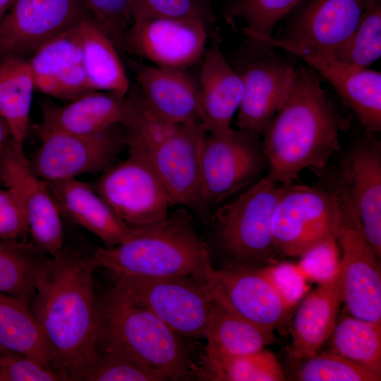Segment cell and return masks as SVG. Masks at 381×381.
<instances>
[{
    "label": "cell",
    "mask_w": 381,
    "mask_h": 381,
    "mask_svg": "<svg viewBox=\"0 0 381 381\" xmlns=\"http://www.w3.org/2000/svg\"><path fill=\"white\" fill-rule=\"evenodd\" d=\"M349 122L335 109L316 72L296 67L289 91L262 131L271 181L290 185L306 168L320 170L340 148L339 135Z\"/></svg>",
    "instance_id": "2"
},
{
    "label": "cell",
    "mask_w": 381,
    "mask_h": 381,
    "mask_svg": "<svg viewBox=\"0 0 381 381\" xmlns=\"http://www.w3.org/2000/svg\"><path fill=\"white\" fill-rule=\"evenodd\" d=\"M128 94L153 119L169 123L202 122L197 78L186 70L143 66L138 71L136 88Z\"/></svg>",
    "instance_id": "19"
},
{
    "label": "cell",
    "mask_w": 381,
    "mask_h": 381,
    "mask_svg": "<svg viewBox=\"0 0 381 381\" xmlns=\"http://www.w3.org/2000/svg\"><path fill=\"white\" fill-rule=\"evenodd\" d=\"M207 286L214 302L273 330L284 323L290 310L259 267L214 270Z\"/></svg>",
    "instance_id": "17"
},
{
    "label": "cell",
    "mask_w": 381,
    "mask_h": 381,
    "mask_svg": "<svg viewBox=\"0 0 381 381\" xmlns=\"http://www.w3.org/2000/svg\"><path fill=\"white\" fill-rule=\"evenodd\" d=\"M0 346L50 368L45 341L29 306L1 292Z\"/></svg>",
    "instance_id": "32"
},
{
    "label": "cell",
    "mask_w": 381,
    "mask_h": 381,
    "mask_svg": "<svg viewBox=\"0 0 381 381\" xmlns=\"http://www.w3.org/2000/svg\"><path fill=\"white\" fill-rule=\"evenodd\" d=\"M198 1L207 11L214 13L213 10H212V6H211V0H198Z\"/></svg>",
    "instance_id": "46"
},
{
    "label": "cell",
    "mask_w": 381,
    "mask_h": 381,
    "mask_svg": "<svg viewBox=\"0 0 381 381\" xmlns=\"http://www.w3.org/2000/svg\"><path fill=\"white\" fill-rule=\"evenodd\" d=\"M222 35L216 29L200 61L197 78L201 121L207 131L231 127L243 95L241 78L225 58Z\"/></svg>",
    "instance_id": "22"
},
{
    "label": "cell",
    "mask_w": 381,
    "mask_h": 381,
    "mask_svg": "<svg viewBox=\"0 0 381 381\" xmlns=\"http://www.w3.org/2000/svg\"><path fill=\"white\" fill-rule=\"evenodd\" d=\"M367 135L350 152L343 167L344 185L357 210L363 235L375 253L381 256L380 143Z\"/></svg>",
    "instance_id": "23"
},
{
    "label": "cell",
    "mask_w": 381,
    "mask_h": 381,
    "mask_svg": "<svg viewBox=\"0 0 381 381\" xmlns=\"http://www.w3.org/2000/svg\"><path fill=\"white\" fill-rule=\"evenodd\" d=\"M90 256L64 248L40 266L29 308L61 380L75 381L95 359L97 300Z\"/></svg>",
    "instance_id": "1"
},
{
    "label": "cell",
    "mask_w": 381,
    "mask_h": 381,
    "mask_svg": "<svg viewBox=\"0 0 381 381\" xmlns=\"http://www.w3.org/2000/svg\"><path fill=\"white\" fill-rule=\"evenodd\" d=\"M61 381L60 376L20 353L0 346V381Z\"/></svg>",
    "instance_id": "40"
},
{
    "label": "cell",
    "mask_w": 381,
    "mask_h": 381,
    "mask_svg": "<svg viewBox=\"0 0 381 381\" xmlns=\"http://www.w3.org/2000/svg\"><path fill=\"white\" fill-rule=\"evenodd\" d=\"M0 179L20 200L33 243L51 257L59 255L64 248L61 211L23 147L11 138L0 146Z\"/></svg>",
    "instance_id": "14"
},
{
    "label": "cell",
    "mask_w": 381,
    "mask_h": 381,
    "mask_svg": "<svg viewBox=\"0 0 381 381\" xmlns=\"http://www.w3.org/2000/svg\"><path fill=\"white\" fill-rule=\"evenodd\" d=\"M133 22L152 18H176L203 22L211 25L214 13L198 0H130Z\"/></svg>",
    "instance_id": "38"
},
{
    "label": "cell",
    "mask_w": 381,
    "mask_h": 381,
    "mask_svg": "<svg viewBox=\"0 0 381 381\" xmlns=\"http://www.w3.org/2000/svg\"><path fill=\"white\" fill-rule=\"evenodd\" d=\"M310 68L334 87L368 133L381 129V73L364 68L344 71L315 58L301 56Z\"/></svg>",
    "instance_id": "26"
},
{
    "label": "cell",
    "mask_w": 381,
    "mask_h": 381,
    "mask_svg": "<svg viewBox=\"0 0 381 381\" xmlns=\"http://www.w3.org/2000/svg\"><path fill=\"white\" fill-rule=\"evenodd\" d=\"M292 380L299 381H380L381 374L366 369L334 352L305 360Z\"/></svg>",
    "instance_id": "36"
},
{
    "label": "cell",
    "mask_w": 381,
    "mask_h": 381,
    "mask_svg": "<svg viewBox=\"0 0 381 381\" xmlns=\"http://www.w3.org/2000/svg\"><path fill=\"white\" fill-rule=\"evenodd\" d=\"M361 224L344 184L334 190L286 186L276 204L271 231L278 253L302 256L310 249L337 238L345 226Z\"/></svg>",
    "instance_id": "6"
},
{
    "label": "cell",
    "mask_w": 381,
    "mask_h": 381,
    "mask_svg": "<svg viewBox=\"0 0 381 381\" xmlns=\"http://www.w3.org/2000/svg\"><path fill=\"white\" fill-rule=\"evenodd\" d=\"M137 109L135 123L126 129L141 143L174 205L207 224L211 206L202 195L199 174L200 144L205 131L202 122L165 123Z\"/></svg>",
    "instance_id": "5"
},
{
    "label": "cell",
    "mask_w": 381,
    "mask_h": 381,
    "mask_svg": "<svg viewBox=\"0 0 381 381\" xmlns=\"http://www.w3.org/2000/svg\"><path fill=\"white\" fill-rule=\"evenodd\" d=\"M24 209L9 188H0V240L24 241L28 232Z\"/></svg>",
    "instance_id": "43"
},
{
    "label": "cell",
    "mask_w": 381,
    "mask_h": 381,
    "mask_svg": "<svg viewBox=\"0 0 381 381\" xmlns=\"http://www.w3.org/2000/svg\"><path fill=\"white\" fill-rule=\"evenodd\" d=\"M0 20V56H30L87 17L82 0H14Z\"/></svg>",
    "instance_id": "15"
},
{
    "label": "cell",
    "mask_w": 381,
    "mask_h": 381,
    "mask_svg": "<svg viewBox=\"0 0 381 381\" xmlns=\"http://www.w3.org/2000/svg\"><path fill=\"white\" fill-rule=\"evenodd\" d=\"M204 337L206 350L236 355L262 350L276 339L273 329L252 322L213 301Z\"/></svg>",
    "instance_id": "29"
},
{
    "label": "cell",
    "mask_w": 381,
    "mask_h": 381,
    "mask_svg": "<svg viewBox=\"0 0 381 381\" xmlns=\"http://www.w3.org/2000/svg\"><path fill=\"white\" fill-rule=\"evenodd\" d=\"M38 135L42 143L31 164L46 181L103 173L126 145V130L121 124L90 135L47 132Z\"/></svg>",
    "instance_id": "13"
},
{
    "label": "cell",
    "mask_w": 381,
    "mask_h": 381,
    "mask_svg": "<svg viewBox=\"0 0 381 381\" xmlns=\"http://www.w3.org/2000/svg\"><path fill=\"white\" fill-rule=\"evenodd\" d=\"M88 17L121 49L123 36L133 23L130 0H82Z\"/></svg>",
    "instance_id": "39"
},
{
    "label": "cell",
    "mask_w": 381,
    "mask_h": 381,
    "mask_svg": "<svg viewBox=\"0 0 381 381\" xmlns=\"http://www.w3.org/2000/svg\"><path fill=\"white\" fill-rule=\"evenodd\" d=\"M97 351L158 370L169 380L193 375L190 351L180 335L116 287L97 301Z\"/></svg>",
    "instance_id": "4"
},
{
    "label": "cell",
    "mask_w": 381,
    "mask_h": 381,
    "mask_svg": "<svg viewBox=\"0 0 381 381\" xmlns=\"http://www.w3.org/2000/svg\"><path fill=\"white\" fill-rule=\"evenodd\" d=\"M61 213L110 248L130 239L135 227L121 220L89 184L75 178L46 181Z\"/></svg>",
    "instance_id": "24"
},
{
    "label": "cell",
    "mask_w": 381,
    "mask_h": 381,
    "mask_svg": "<svg viewBox=\"0 0 381 381\" xmlns=\"http://www.w3.org/2000/svg\"><path fill=\"white\" fill-rule=\"evenodd\" d=\"M83 66L95 91L128 94L129 81L117 48L87 16L78 25Z\"/></svg>",
    "instance_id": "27"
},
{
    "label": "cell",
    "mask_w": 381,
    "mask_h": 381,
    "mask_svg": "<svg viewBox=\"0 0 381 381\" xmlns=\"http://www.w3.org/2000/svg\"><path fill=\"white\" fill-rule=\"evenodd\" d=\"M301 0H234L228 6L225 17L229 23L235 18L243 20V33L260 40L272 37L278 22L289 14Z\"/></svg>",
    "instance_id": "35"
},
{
    "label": "cell",
    "mask_w": 381,
    "mask_h": 381,
    "mask_svg": "<svg viewBox=\"0 0 381 381\" xmlns=\"http://www.w3.org/2000/svg\"><path fill=\"white\" fill-rule=\"evenodd\" d=\"M261 133L248 128L207 131L199 150L202 195L212 207L246 188L267 167Z\"/></svg>",
    "instance_id": "9"
},
{
    "label": "cell",
    "mask_w": 381,
    "mask_h": 381,
    "mask_svg": "<svg viewBox=\"0 0 381 381\" xmlns=\"http://www.w3.org/2000/svg\"><path fill=\"white\" fill-rule=\"evenodd\" d=\"M10 138L11 135L8 126L0 116V146Z\"/></svg>",
    "instance_id": "44"
},
{
    "label": "cell",
    "mask_w": 381,
    "mask_h": 381,
    "mask_svg": "<svg viewBox=\"0 0 381 381\" xmlns=\"http://www.w3.org/2000/svg\"><path fill=\"white\" fill-rule=\"evenodd\" d=\"M110 274L114 287L147 308L176 334L204 337L212 301L206 282L192 277Z\"/></svg>",
    "instance_id": "10"
},
{
    "label": "cell",
    "mask_w": 381,
    "mask_h": 381,
    "mask_svg": "<svg viewBox=\"0 0 381 381\" xmlns=\"http://www.w3.org/2000/svg\"><path fill=\"white\" fill-rule=\"evenodd\" d=\"M34 89L28 60L6 56L0 64V116L12 140L21 147L28 133Z\"/></svg>",
    "instance_id": "28"
},
{
    "label": "cell",
    "mask_w": 381,
    "mask_h": 381,
    "mask_svg": "<svg viewBox=\"0 0 381 381\" xmlns=\"http://www.w3.org/2000/svg\"><path fill=\"white\" fill-rule=\"evenodd\" d=\"M370 0H301L279 37L270 43L299 56H325L343 44L356 30Z\"/></svg>",
    "instance_id": "12"
},
{
    "label": "cell",
    "mask_w": 381,
    "mask_h": 381,
    "mask_svg": "<svg viewBox=\"0 0 381 381\" xmlns=\"http://www.w3.org/2000/svg\"><path fill=\"white\" fill-rule=\"evenodd\" d=\"M337 241L342 250L339 263L342 303L351 316L381 322L380 266L362 226H343Z\"/></svg>",
    "instance_id": "18"
},
{
    "label": "cell",
    "mask_w": 381,
    "mask_h": 381,
    "mask_svg": "<svg viewBox=\"0 0 381 381\" xmlns=\"http://www.w3.org/2000/svg\"><path fill=\"white\" fill-rule=\"evenodd\" d=\"M78 25L31 55L28 62L35 88L40 92L71 102L94 91L83 66Z\"/></svg>",
    "instance_id": "21"
},
{
    "label": "cell",
    "mask_w": 381,
    "mask_h": 381,
    "mask_svg": "<svg viewBox=\"0 0 381 381\" xmlns=\"http://www.w3.org/2000/svg\"><path fill=\"white\" fill-rule=\"evenodd\" d=\"M162 373L128 358L98 351L95 359L75 381H165Z\"/></svg>",
    "instance_id": "37"
},
{
    "label": "cell",
    "mask_w": 381,
    "mask_h": 381,
    "mask_svg": "<svg viewBox=\"0 0 381 381\" xmlns=\"http://www.w3.org/2000/svg\"><path fill=\"white\" fill-rule=\"evenodd\" d=\"M313 57L344 71L367 68L381 56V0H370L356 30L339 47L325 56Z\"/></svg>",
    "instance_id": "31"
},
{
    "label": "cell",
    "mask_w": 381,
    "mask_h": 381,
    "mask_svg": "<svg viewBox=\"0 0 381 381\" xmlns=\"http://www.w3.org/2000/svg\"><path fill=\"white\" fill-rule=\"evenodd\" d=\"M125 130L128 157L104 171L95 190L131 226L160 222L169 215L173 202L141 143Z\"/></svg>",
    "instance_id": "8"
},
{
    "label": "cell",
    "mask_w": 381,
    "mask_h": 381,
    "mask_svg": "<svg viewBox=\"0 0 381 381\" xmlns=\"http://www.w3.org/2000/svg\"><path fill=\"white\" fill-rule=\"evenodd\" d=\"M285 186L265 176L212 214L207 224L214 229L219 250L233 264L231 267H257L274 262L278 252L271 219Z\"/></svg>",
    "instance_id": "7"
},
{
    "label": "cell",
    "mask_w": 381,
    "mask_h": 381,
    "mask_svg": "<svg viewBox=\"0 0 381 381\" xmlns=\"http://www.w3.org/2000/svg\"><path fill=\"white\" fill-rule=\"evenodd\" d=\"M301 257L297 266L305 278L320 284L329 280L339 263L337 238H330L315 246Z\"/></svg>",
    "instance_id": "41"
},
{
    "label": "cell",
    "mask_w": 381,
    "mask_h": 381,
    "mask_svg": "<svg viewBox=\"0 0 381 381\" xmlns=\"http://www.w3.org/2000/svg\"><path fill=\"white\" fill-rule=\"evenodd\" d=\"M193 219L181 207L160 222L135 226V234L121 244L97 248L91 262L113 274L192 277L207 283L214 269Z\"/></svg>",
    "instance_id": "3"
},
{
    "label": "cell",
    "mask_w": 381,
    "mask_h": 381,
    "mask_svg": "<svg viewBox=\"0 0 381 381\" xmlns=\"http://www.w3.org/2000/svg\"><path fill=\"white\" fill-rule=\"evenodd\" d=\"M48 256L33 242L0 240V292L29 306L38 270Z\"/></svg>",
    "instance_id": "33"
},
{
    "label": "cell",
    "mask_w": 381,
    "mask_h": 381,
    "mask_svg": "<svg viewBox=\"0 0 381 381\" xmlns=\"http://www.w3.org/2000/svg\"><path fill=\"white\" fill-rule=\"evenodd\" d=\"M342 303L340 270L320 283L301 303L291 329V344L289 358L301 361L315 356L329 339Z\"/></svg>",
    "instance_id": "25"
},
{
    "label": "cell",
    "mask_w": 381,
    "mask_h": 381,
    "mask_svg": "<svg viewBox=\"0 0 381 381\" xmlns=\"http://www.w3.org/2000/svg\"><path fill=\"white\" fill-rule=\"evenodd\" d=\"M209 27L201 21L176 18L134 21L123 36L121 49L153 66L186 70L200 62Z\"/></svg>",
    "instance_id": "16"
},
{
    "label": "cell",
    "mask_w": 381,
    "mask_h": 381,
    "mask_svg": "<svg viewBox=\"0 0 381 381\" xmlns=\"http://www.w3.org/2000/svg\"><path fill=\"white\" fill-rule=\"evenodd\" d=\"M37 133L63 132L90 135L121 124L125 128L134 125L136 104L128 94L93 91L61 107L46 106Z\"/></svg>",
    "instance_id": "20"
},
{
    "label": "cell",
    "mask_w": 381,
    "mask_h": 381,
    "mask_svg": "<svg viewBox=\"0 0 381 381\" xmlns=\"http://www.w3.org/2000/svg\"><path fill=\"white\" fill-rule=\"evenodd\" d=\"M259 268L273 284L289 309L297 303L307 289L306 278L297 265L282 262Z\"/></svg>",
    "instance_id": "42"
},
{
    "label": "cell",
    "mask_w": 381,
    "mask_h": 381,
    "mask_svg": "<svg viewBox=\"0 0 381 381\" xmlns=\"http://www.w3.org/2000/svg\"><path fill=\"white\" fill-rule=\"evenodd\" d=\"M270 43L247 37L232 65L240 75L243 95L237 111L236 126L260 133L286 97L296 66L277 54Z\"/></svg>",
    "instance_id": "11"
},
{
    "label": "cell",
    "mask_w": 381,
    "mask_h": 381,
    "mask_svg": "<svg viewBox=\"0 0 381 381\" xmlns=\"http://www.w3.org/2000/svg\"><path fill=\"white\" fill-rule=\"evenodd\" d=\"M193 375L201 380L282 381L284 372L274 355L265 349L246 354L206 350Z\"/></svg>",
    "instance_id": "30"
},
{
    "label": "cell",
    "mask_w": 381,
    "mask_h": 381,
    "mask_svg": "<svg viewBox=\"0 0 381 381\" xmlns=\"http://www.w3.org/2000/svg\"><path fill=\"white\" fill-rule=\"evenodd\" d=\"M329 339L334 352L381 374V322L343 316Z\"/></svg>",
    "instance_id": "34"
},
{
    "label": "cell",
    "mask_w": 381,
    "mask_h": 381,
    "mask_svg": "<svg viewBox=\"0 0 381 381\" xmlns=\"http://www.w3.org/2000/svg\"><path fill=\"white\" fill-rule=\"evenodd\" d=\"M13 1L14 0H0V20Z\"/></svg>",
    "instance_id": "45"
}]
</instances>
